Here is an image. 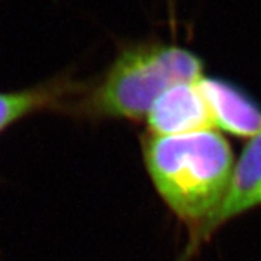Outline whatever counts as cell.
I'll return each instance as SVG.
<instances>
[{
    "mask_svg": "<svg viewBox=\"0 0 261 261\" xmlns=\"http://www.w3.org/2000/svg\"><path fill=\"white\" fill-rule=\"evenodd\" d=\"M144 163L157 193L199 229L218 211L233 174L229 142L214 129L142 140Z\"/></svg>",
    "mask_w": 261,
    "mask_h": 261,
    "instance_id": "obj_1",
    "label": "cell"
},
{
    "mask_svg": "<svg viewBox=\"0 0 261 261\" xmlns=\"http://www.w3.org/2000/svg\"><path fill=\"white\" fill-rule=\"evenodd\" d=\"M203 75L202 58L174 42H125L97 83L87 87L79 109L93 118L141 119L168 87Z\"/></svg>",
    "mask_w": 261,
    "mask_h": 261,
    "instance_id": "obj_2",
    "label": "cell"
},
{
    "mask_svg": "<svg viewBox=\"0 0 261 261\" xmlns=\"http://www.w3.org/2000/svg\"><path fill=\"white\" fill-rule=\"evenodd\" d=\"M257 206H261V132L252 137L243 149L233 167L232 178L225 199L207 222L192 235L183 260L190 257L192 252L197 250V247L218 228Z\"/></svg>",
    "mask_w": 261,
    "mask_h": 261,
    "instance_id": "obj_3",
    "label": "cell"
},
{
    "mask_svg": "<svg viewBox=\"0 0 261 261\" xmlns=\"http://www.w3.org/2000/svg\"><path fill=\"white\" fill-rule=\"evenodd\" d=\"M199 80L174 84L160 94L147 115L151 135L171 137L214 129V121L200 92Z\"/></svg>",
    "mask_w": 261,
    "mask_h": 261,
    "instance_id": "obj_4",
    "label": "cell"
},
{
    "mask_svg": "<svg viewBox=\"0 0 261 261\" xmlns=\"http://www.w3.org/2000/svg\"><path fill=\"white\" fill-rule=\"evenodd\" d=\"M215 126L237 137L252 138L261 132V105L240 86L218 77L199 80Z\"/></svg>",
    "mask_w": 261,
    "mask_h": 261,
    "instance_id": "obj_5",
    "label": "cell"
},
{
    "mask_svg": "<svg viewBox=\"0 0 261 261\" xmlns=\"http://www.w3.org/2000/svg\"><path fill=\"white\" fill-rule=\"evenodd\" d=\"M83 90L71 75L64 74L31 89L0 93V132L31 113L63 108Z\"/></svg>",
    "mask_w": 261,
    "mask_h": 261,
    "instance_id": "obj_6",
    "label": "cell"
}]
</instances>
